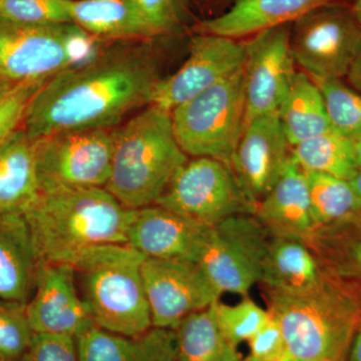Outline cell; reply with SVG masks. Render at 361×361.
Returning a JSON list of instances; mask_svg holds the SVG:
<instances>
[{
    "mask_svg": "<svg viewBox=\"0 0 361 361\" xmlns=\"http://www.w3.org/2000/svg\"><path fill=\"white\" fill-rule=\"evenodd\" d=\"M316 230L360 219L361 203L350 180L305 172Z\"/></svg>",
    "mask_w": 361,
    "mask_h": 361,
    "instance_id": "obj_29",
    "label": "cell"
},
{
    "mask_svg": "<svg viewBox=\"0 0 361 361\" xmlns=\"http://www.w3.org/2000/svg\"><path fill=\"white\" fill-rule=\"evenodd\" d=\"M326 272V267L305 242L271 236L260 283L269 290L295 293L312 288Z\"/></svg>",
    "mask_w": 361,
    "mask_h": 361,
    "instance_id": "obj_22",
    "label": "cell"
},
{
    "mask_svg": "<svg viewBox=\"0 0 361 361\" xmlns=\"http://www.w3.org/2000/svg\"><path fill=\"white\" fill-rule=\"evenodd\" d=\"M155 205L213 227L238 214H255L231 167L211 158L188 160Z\"/></svg>",
    "mask_w": 361,
    "mask_h": 361,
    "instance_id": "obj_9",
    "label": "cell"
},
{
    "mask_svg": "<svg viewBox=\"0 0 361 361\" xmlns=\"http://www.w3.org/2000/svg\"><path fill=\"white\" fill-rule=\"evenodd\" d=\"M247 342L249 356L255 361H280L287 356L283 332L272 316Z\"/></svg>",
    "mask_w": 361,
    "mask_h": 361,
    "instance_id": "obj_36",
    "label": "cell"
},
{
    "mask_svg": "<svg viewBox=\"0 0 361 361\" xmlns=\"http://www.w3.org/2000/svg\"><path fill=\"white\" fill-rule=\"evenodd\" d=\"M254 216L271 236L288 237L310 244L316 227L307 179L293 159L269 193L259 202Z\"/></svg>",
    "mask_w": 361,
    "mask_h": 361,
    "instance_id": "obj_18",
    "label": "cell"
},
{
    "mask_svg": "<svg viewBox=\"0 0 361 361\" xmlns=\"http://www.w3.org/2000/svg\"><path fill=\"white\" fill-rule=\"evenodd\" d=\"M25 310L33 334L77 338L94 325L70 265L39 263L35 289Z\"/></svg>",
    "mask_w": 361,
    "mask_h": 361,
    "instance_id": "obj_16",
    "label": "cell"
},
{
    "mask_svg": "<svg viewBox=\"0 0 361 361\" xmlns=\"http://www.w3.org/2000/svg\"><path fill=\"white\" fill-rule=\"evenodd\" d=\"M233 1H234V0H233Z\"/></svg>",
    "mask_w": 361,
    "mask_h": 361,
    "instance_id": "obj_47",
    "label": "cell"
},
{
    "mask_svg": "<svg viewBox=\"0 0 361 361\" xmlns=\"http://www.w3.org/2000/svg\"><path fill=\"white\" fill-rule=\"evenodd\" d=\"M290 45L310 78L344 80L361 51V25L349 4L318 7L292 23Z\"/></svg>",
    "mask_w": 361,
    "mask_h": 361,
    "instance_id": "obj_8",
    "label": "cell"
},
{
    "mask_svg": "<svg viewBox=\"0 0 361 361\" xmlns=\"http://www.w3.org/2000/svg\"><path fill=\"white\" fill-rule=\"evenodd\" d=\"M291 155L304 172L350 180L360 169L351 139L332 130L292 147Z\"/></svg>",
    "mask_w": 361,
    "mask_h": 361,
    "instance_id": "obj_28",
    "label": "cell"
},
{
    "mask_svg": "<svg viewBox=\"0 0 361 361\" xmlns=\"http://www.w3.org/2000/svg\"><path fill=\"white\" fill-rule=\"evenodd\" d=\"M350 0H234L220 16L203 21L202 33L239 39L294 21L318 7Z\"/></svg>",
    "mask_w": 361,
    "mask_h": 361,
    "instance_id": "obj_19",
    "label": "cell"
},
{
    "mask_svg": "<svg viewBox=\"0 0 361 361\" xmlns=\"http://www.w3.org/2000/svg\"><path fill=\"white\" fill-rule=\"evenodd\" d=\"M280 361H299L295 360V358H292L290 356L287 355L286 357H284L283 360Z\"/></svg>",
    "mask_w": 361,
    "mask_h": 361,
    "instance_id": "obj_44",
    "label": "cell"
},
{
    "mask_svg": "<svg viewBox=\"0 0 361 361\" xmlns=\"http://www.w3.org/2000/svg\"><path fill=\"white\" fill-rule=\"evenodd\" d=\"M346 80L353 89L361 94V51L353 66H351Z\"/></svg>",
    "mask_w": 361,
    "mask_h": 361,
    "instance_id": "obj_38",
    "label": "cell"
},
{
    "mask_svg": "<svg viewBox=\"0 0 361 361\" xmlns=\"http://www.w3.org/2000/svg\"><path fill=\"white\" fill-rule=\"evenodd\" d=\"M292 23L261 30L246 42L244 65L246 123L279 110L297 71L291 51Z\"/></svg>",
    "mask_w": 361,
    "mask_h": 361,
    "instance_id": "obj_14",
    "label": "cell"
},
{
    "mask_svg": "<svg viewBox=\"0 0 361 361\" xmlns=\"http://www.w3.org/2000/svg\"><path fill=\"white\" fill-rule=\"evenodd\" d=\"M188 156L176 139L171 111L149 104L121 129L106 189L130 210L155 205Z\"/></svg>",
    "mask_w": 361,
    "mask_h": 361,
    "instance_id": "obj_4",
    "label": "cell"
},
{
    "mask_svg": "<svg viewBox=\"0 0 361 361\" xmlns=\"http://www.w3.org/2000/svg\"><path fill=\"white\" fill-rule=\"evenodd\" d=\"M99 54L96 37L75 23L28 25L0 20V77L14 84L49 80Z\"/></svg>",
    "mask_w": 361,
    "mask_h": 361,
    "instance_id": "obj_6",
    "label": "cell"
},
{
    "mask_svg": "<svg viewBox=\"0 0 361 361\" xmlns=\"http://www.w3.org/2000/svg\"><path fill=\"white\" fill-rule=\"evenodd\" d=\"M71 23L96 39H144L161 35L133 0H68Z\"/></svg>",
    "mask_w": 361,
    "mask_h": 361,
    "instance_id": "obj_23",
    "label": "cell"
},
{
    "mask_svg": "<svg viewBox=\"0 0 361 361\" xmlns=\"http://www.w3.org/2000/svg\"><path fill=\"white\" fill-rule=\"evenodd\" d=\"M160 35L170 32L178 21L174 0H133Z\"/></svg>",
    "mask_w": 361,
    "mask_h": 361,
    "instance_id": "obj_37",
    "label": "cell"
},
{
    "mask_svg": "<svg viewBox=\"0 0 361 361\" xmlns=\"http://www.w3.org/2000/svg\"><path fill=\"white\" fill-rule=\"evenodd\" d=\"M176 139L187 156L231 165L246 126L244 68L171 111Z\"/></svg>",
    "mask_w": 361,
    "mask_h": 361,
    "instance_id": "obj_7",
    "label": "cell"
},
{
    "mask_svg": "<svg viewBox=\"0 0 361 361\" xmlns=\"http://www.w3.org/2000/svg\"><path fill=\"white\" fill-rule=\"evenodd\" d=\"M270 237L255 216H231L211 228L197 264L222 295L248 296L260 283Z\"/></svg>",
    "mask_w": 361,
    "mask_h": 361,
    "instance_id": "obj_10",
    "label": "cell"
},
{
    "mask_svg": "<svg viewBox=\"0 0 361 361\" xmlns=\"http://www.w3.org/2000/svg\"><path fill=\"white\" fill-rule=\"evenodd\" d=\"M240 361H255L254 360H252V358L250 357V356H247L246 358H242L241 360Z\"/></svg>",
    "mask_w": 361,
    "mask_h": 361,
    "instance_id": "obj_45",
    "label": "cell"
},
{
    "mask_svg": "<svg viewBox=\"0 0 361 361\" xmlns=\"http://www.w3.org/2000/svg\"><path fill=\"white\" fill-rule=\"evenodd\" d=\"M355 148L356 160H357L358 166L361 168V135L351 139Z\"/></svg>",
    "mask_w": 361,
    "mask_h": 361,
    "instance_id": "obj_43",
    "label": "cell"
},
{
    "mask_svg": "<svg viewBox=\"0 0 361 361\" xmlns=\"http://www.w3.org/2000/svg\"><path fill=\"white\" fill-rule=\"evenodd\" d=\"M18 84L7 80L6 78L0 77V102L4 99L14 89Z\"/></svg>",
    "mask_w": 361,
    "mask_h": 361,
    "instance_id": "obj_40",
    "label": "cell"
},
{
    "mask_svg": "<svg viewBox=\"0 0 361 361\" xmlns=\"http://www.w3.org/2000/svg\"><path fill=\"white\" fill-rule=\"evenodd\" d=\"M145 259L127 244H115L90 249L71 265L96 326L126 336L153 327L142 277Z\"/></svg>",
    "mask_w": 361,
    "mask_h": 361,
    "instance_id": "obj_5",
    "label": "cell"
},
{
    "mask_svg": "<svg viewBox=\"0 0 361 361\" xmlns=\"http://www.w3.org/2000/svg\"><path fill=\"white\" fill-rule=\"evenodd\" d=\"M175 361H240L241 355L231 345L216 323L212 306L187 316L175 329Z\"/></svg>",
    "mask_w": 361,
    "mask_h": 361,
    "instance_id": "obj_27",
    "label": "cell"
},
{
    "mask_svg": "<svg viewBox=\"0 0 361 361\" xmlns=\"http://www.w3.org/2000/svg\"><path fill=\"white\" fill-rule=\"evenodd\" d=\"M349 6L356 21L361 25V0H350Z\"/></svg>",
    "mask_w": 361,
    "mask_h": 361,
    "instance_id": "obj_41",
    "label": "cell"
},
{
    "mask_svg": "<svg viewBox=\"0 0 361 361\" xmlns=\"http://www.w3.org/2000/svg\"><path fill=\"white\" fill-rule=\"evenodd\" d=\"M18 361H80L77 339L61 334H33Z\"/></svg>",
    "mask_w": 361,
    "mask_h": 361,
    "instance_id": "obj_35",
    "label": "cell"
},
{
    "mask_svg": "<svg viewBox=\"0 0 361 361\" xmlns=\"http://www.w3.org/2000/svg\"><path fill=\"white\" fill-rule=\"evenodd\" d=\"M39 266L25 218L20 214H0V302L25 306Z\"/></svg>",
    "mask_w": 361,
    "mask_h": 361,
    "instance_id": "obj_20",
    "label": "cell"
},
{
    "mask_svg": "<svg viewBox=\"0 0 361 361\" xmlns=\"http://www.w3.org/2000/svg\"><path fill=\"white\" fill-rule=\"evenodd\" d=\"M212 310L221 334L236 348L243 342L248 341L271 316L269 311L259 306L248 296L235 305L219 300L213 304Z\"/></svg>",
    "mask_w": 361,
    "mask_h": 361,
    "instance_id": "obj_31",
    "label": "cell"
},
{
    "mask_svg": "<svg viewBox=\"0 0 361 361\" xmlns=\"http://www.w3.org/2000/svg\"><path fill=\"white\" fill-rule=\"evenodd\" d=\"M348 361H361V323L349 349Z\"/></svg>",
    "mask_w": 361,
    "mask_h": 361,
    "instance_id": "obj_39",
    "label": "cell"
},
{
    "mask_svg": "<svg viewBox=\"0 0 361 361\" xmlns=\"http://www.w3.org/2000/svg\"><path fill=\"white\" fill-rule=\"evenodd\" d=\"M25 306L0 302V356L18 361L32 341L33 332L25 315Z\"/></svg>",
    "mask_w": 361,
    "mask_h": 361,
    "instance_id": "obj_33",
    "label": "cell"
},
{
    "mask_svg": "<svg viewBox=\"0 0 361 361\" xmlns=\"http://www.w3.org/2000/svg\"><path fill=\"white\" fill-rule=\"evenodd\" d=\"M211 228L158 205L134 210L127 245L146 258L198 262Z\"/></svg>",
    "mask_w": 361,
    "mask_h": 361,
    "instance_id": "obj_17",
    "label": "cell"
},
{
    "mask_svg": "<svg viewBox=\"0 0 361 361\" xmlns=\"http://www.w3.org/2000/svg\"><path fill=\"white\" fill-rule=\"evenodd\" d=\"M323 265L361 292V217L316 230L308 244Z\"/></svg>",
    "mask_w": 361,
    "mask_h": 361,
    "instance_id": "obj_26",
    "label": "cell"
},
{
    "mask_svg": "<svg viewBox=\"0 0 361 361\" xmlns=\"http://www.w3.org/2000/svg\"><path fill=\"white\" fill-rule=\"evenodd\" d=\"M278 116L291 147L332 130L322 92L304 71H297Z\"/></svg>",
    "mask_w": 361,
    "mask_h": 361,
    "instance_id": "obj_25",
    "label": "cell"
},
{
    "mask_svg": "<svg viewBox=\"0 0 361 361\" xmlns=\"http://www.w3.org/2000/svg\"><path fill=\"white\" fill-rule=\"evenodd\" d=\"M39 193L35 141L18 128L0 146V214L23 215Z\"/></svg>",
    "mask_w": 361,
    "mask_h": 361,
    "instance_id": "obj_24",
    "label": "cell"
},
{
    "mask_svg": "<svg viewBox=\"0 0 361 361\" xmlns=\"http://www.w3.org/2000/svg\"><path fill=\"white\" fill-rule=\"evenodd\" d=\"M291 151L278 111L246 123L230 167L255 208L281 177L291 161Z\"/></svg>",
    "mask_w": 361,
    "mask_h": 361,
    "instance_id": "obj_15",
    "label": "cell"
},
{
    "mask_svg": "<svg viewBox=\"0 0 361 361\" xmlns=\"http://www.w3.org/2000/svg\"><path fill=\"white\" fill-rule=\"evenodd\" d=\"M312 80L322 92L332 130L349 139L361 135L360 92L341 78Z\"/></svg>",
    "mask_w": 361,
    "mask_h": 361,
    "instance_id": "obj_30",
    "label": "cell"
},
{
    "mask_svg": "<svg viewBox=\"0 0 361 361\" xmlns=\"http://www.w3.org/2000/svg\"><path fill=\"white\" fill-rule=\"evenodd\" d=\"M351 185H353V189L357 194L358 198H360L361 203V168L358 170V172L356 173L355 177L350 180Z\"/></svg>",
    "mask_w": 361,
    "mask_h": 361,
    "instance_id": "obj_42",
    "label": "cell"
},
{
    "mask_svg": "<svg viewBox=\"0 0 361 361\" xmlns=\"http://www.w3.org/2000/svg\"><path fill=\"white\" fill-rule=\"evenodd\" d=\"M161 78L153 54L144 47L99 52L49 78L30 99L23 128L32 141L111 129L130 111L151 104Z\"/></svg>",
    "mask_w": 361,
    "mask_h": 361,
    "instance_id": "obj_1",
    "label": "cell"
},
{
    "mask_svg": "<svg viewBox=\"0 0 361 361\" xmlns=\"http://www.w3.org/2000/svg\"><path fill=\"white\" fill-rule=\"evenodd\" d=\"M68 2V0H0V20L28 25L71 23Z\"/></svg>",
    "mask_w": 361,
    "mask_h": 361,
    "instance_id": "obj_32",
    "label": "cell"
},
{
    "mask_svg": "<svg viewBox=\"0 0 361 361\" xmlns=\"http://www.w3.org/2000/svg\"><path fill=\"white\" fill-rule=\"evenodd\" d=\"M115 130L59 133L35 141L39 191L54 188H104L110 178Z\"/></svg>",
    "mask_w": 361,
    "mask_h": 361,
    "instance_id": "obj_11",
    "label": "cell"
},
{
    "mask_svg": "<svg viewBox=\"0 0 361 361\" xmlns=\"http://www.w3.org/2000/svg\"><path fill=\"white\" fill-rule=\"evenodd\" d=\"M0 361H7V360H4V358L2 357V356H0Z\"/></svg>",
    "mask_w": 361,
    "mask_h": 361,
    "instance_id": "obj_46",
    "label": "cell"
},
{
    "mask_svg": "<svg viewBox=\"0 0 361 361\" xmlns=\"http://www.w3.org/2000/svg\"><path fill=\"white\" fill-rule=\"evenodd\" d=\"M75 339L80 361H175L177 349L175 330L156 327L126 336L92 325Z\"/></svg>",
    "mask_w": 361,
    "mask_h": 361,
    "instance_id": "obj_21",
    "label": "cell"
},
{
    "mask_svg": "<svg viewBox=\"0 0 361 361\" xmlns=\"http://www.w3.org/2000/svg\"><path fill=\"white\" fill-rule=\"evenodd\" d=\"M142 277L156 329L175 330L187 316L211 307L222 296L200 266L190 261L146 258Z\"/></svg>",
    "mask_w": 361,
    "mask_h": 361,
    "instance_id": "obj_12",
    "label": "cell"
},
{
    "mask_svg": "<svg viewBox=\"0 0 361 361\" xmlns=\"http://www.w3.org/2000/svg\"><path fill=\"white\" fill-rule=\"evenodd\" d=\"M245 59L246 42L209 33L197 35L184 65L157 85L151 104L172 111L243 68Z\"/></svg>",
    "mask_w": 361,
    "mask_h": 361,
    "instance_id": "obj_13",
    "label": "cell"
},
{
    "mask_svg": "<svg viewBox=\"0 0 361 361\" xmlns=\"http://www.w3.org/2000/svg\"><path fill=\"white\" fill-rule=\"evenodd\" d=\"M47 80L18 84L0 102V146L23 123L30 99Z\"/></svg>",
    "mask_w": 361,
    "mask_h": 361,
    "instance_id": "obj_34",
    "label": "cell"
},
{
    "mask_svg": "<svg viewBox=\"0 0 361 361\" xmlns=\"http://www.w3.org/2000/svg\"><path fill=\"white\" fill-rule=\"evenodd\" d=\"M264 292L267 310L283 332L287 355L299 361H348L361 323V292L355 285L327 269L308 290Z\"/></svg>",
    "mask_w": 361,
    "mask_h": 361,
    "instance_id": "obj_3",
    "label": "cell"
},
{
    "mask_svg": "<svg viewBox=\"0 0 361 361\" xmlns=\"http://www.w3.org/2000/svg\"><path fill=\"white\" fill-rule=\"evenodd\" d=\"M133 216L96 187L42 190L23 213L39 263L70 266L90 249L127 244Z\"/></svg>",
    "mask_w": 361,
    "mask_h": 361,
    "instance_id": "obj_2",
    "label": "cell"
}]
</instances>
